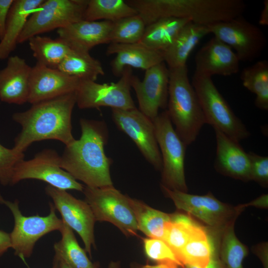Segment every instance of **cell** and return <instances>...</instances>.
<instances>
[{"instance_id":"1","label":"cell","mask_w":268,"mask_h":268,"mask_svg":"<svg viewBox=\"0 0 268 268\" xmlns=\"http://www.w3.org/2000/svg\"><path fill=\"white\" fill-rule=\"evenodd\" d=\"M79 123L80 138L66 146L60 156L61 167L85 186H113L110 175L113 160L104 152L108 139L106 123L84 118L80 119Z\"/></svg>"},{"instance_id":"2","label":"cell","mask_w":268,"mask_h":268,"mask_svg":"<svg viewBox=\"0 0 268 268\" xmlns=\"http://www.w3.org/2000/svg\"><path fill=\"white\" fill-rule=\"evenodd\" d=\"M76 104L75 92L32 104L25 111L14 113L12 119L21 127L13 148L24 153L33 142L55 139L67 145L75 140L71 115Z\"/></svg>"},{"instance_id":"3","label":"cell","mask_w":268,"mask_h":268,"mask_svg":"<svg viewBox=\"0 0 268 268\" xmlns=\"http://www.w3.org/2000/svg\"><path fill=\"white\" fill-rule=\"evenodd\" d=\"M167 111L174 129L187 146L194 142L206 121L190 82L187 65L169 68Z\"/></svg>"},{"instance_id":"4","label":"cell","mask_w":268,"mask_h":268,"mask_svg":"<svg viewBox=\"0 0 268 268\" xmlns=\"http://www.w3.org/2000/svg\"><path fill=\"white\" fill-rule=\"evenodd\" d=\"M191 83L198 97L206 124L239 142L250 135L245 124L216 88L211 77L194 73Z\"/></svg>"},{"instance_id":"5","label":"cell","mask_w":268,"mask_h":268,"mask_svg":"<svg viewBox=\"0 0 268 268\" xmlns=\"http://www.w3.org/2000/svg\"><path fill=\"white\" fill-rule=\"evenodd\" d=\"M152 120L162 158L161 186L187 193L184 166L187 146L176 133L166 110Z\"/></svg>"},{"instance_id":"6","label":"cell","mask_w":268,"mask_h":268,"mask_svg":"<svg viewBox=\"0 0 268 268\" xmlns=\"http://www.w3.org/2000/svg\"><path fill=\"white\" fill-rule=\"evenodd\" d=\"M0 203L6 205L13 215V228L9 233L11 248L14 250V255L23 261L31 257L35 244L40 238L51 232L59 231L62 226L63 220L58 217L53 203L49 202L50 212L44 216L38 214L24 216L17 200H5L0 195Z\"/></svg>"},{"instance_id":"7","label":"cell","mask_w":268,"mask_h":268,"mask_svg":"<svg viewBox=\"0 0 268 268\" xmlns=\"http://www.w3.org/2000/svg\"><path fill=\"white\" fill-rule=\"evenodd\" d=\"M96 221H106L116 226L126 236L136 235V220L129 198L113 186L102 188L85 186L82 191Z\"/></svg>"},{"instance_id":"8","label":"cell","mask_w":268,"mask_h":268,"mask_svg":"<svg viewBox=\"0 0 268 268\" xmlns=\"http://www.w3.org/2000/svg\"><path fill=\"white\" fill-rule=\"evenodd\" d=\"M88 0H44L28 18L18 43L41 33L67 27L83 19Z\"/></svg>"},{"instance_id":"9","label":"cell","mask_w":268,"mask_h":268,"mask_svg":"<svg viewBox=\"0 0 268 268\" xmlns=\"http://www.w3.org/2000/svg\"><path fill=\"white\" fill-rule=\"evenodd\" d=\"M132 68L126 67L116 82L98 83L91 80H80L75 91L76 104L81 109L109 107L129 110L135 107L130 84Z\"/></svg>"},{"instance_id":"10","label":"cell","mask_w":268,"mask_h":268,"mask_svg":"<svg viewBox=\"0 0 268 268\" xmlns=\"http://www.w3.org/2000/svg\"><path fill=\"white\" fill-rule=\"evenodd\" d=\"M25 179H36L56 188L82 192L84 187L60 166V155L54 149H45L15 166L10 185Z\"/></svg>"},{"instance_id":"11","label":"cell","mask_w":268,"mask_h":268,"mask_svg":"<svg viewBox=\"0 0 268 268\" xmlns=\"http://www.w3.org/2000/svg\"><path fill=\"white\" fill-rule=\"evenodd\" d=\"M208 27L211 34L235 50L240 62L254 61L267 46L262 30L241 16Z\"/></svg>"},{"instance_id":"12","label":"cell","mask_w":268,"mask_h":268,"mask_svg":"<svg viewBox=\"0 0 268 268\" xmlns=\"http://www.w3.org/2000/svg\"><path fill=\"white\" fill-rule=\"evenodd\" d=\"M112 117L117 127L132 139L147 161L161 171L162 158L152 120L136 108L112 109Z\"/></svg>"},{"instance_id":"13","label":"cell","mask_w":268,"mask_h":268,"mask_svg":"<svg viewBox=\"0 0 268 268\" xmlns=\"http://www.w3.org/2000/svg\"><path fill=\"white\" fill-rule=\"evenodd\" d=\"M46 194L53 201V204L62 216V220L81 238L85 250L91 255L92 247H95L94 225L93 212L85 201L77 199L67 191L48 185Z\"/></svg>"},{"instance_id":"14","label":"cell","mask_w":268,"mask_h":268,"mask_svg":"<svg viewBox=\"0 0 268 268\" xmlns=\"http://www.w3.org/2000/svg\"><path fill=\"white\" fill-rule=\"evenodd\" d=\"M169 69L164 62L145 70L141 80L132 75L130 84L135 92L139 110L151 120L160 109H167L168 100Z\"/></svg>"},{"instance_id":"15","label":"cell","mask_w":268,"mask_h":268,"mask_svg":"<svg viewBox=\"0 0 268 268\" xmlns=\"http://www.w3.org/2000/svg\"><path fill=\"white\" fill-rule=\"evenodd\" d=\"M79 81L57 68L37 63L31 69L28 102L33 104L74 92Z\"/></svg>"},{"instance_id":"16","label":"cell","mask_w":268,"mask_h":268,"mask_svg":"<svg viewBox=\"0 0 268 268\" xmlns=\"http://www.w3.org/2000/svg\"><path fill=\"white\" fill-rule=\"evenodd\" d=\"M161 188L177 208L191 214L210 226H222L230 217V208L210 194L195 195L170 190L162 186Z\"/></svg>"},{"instance_id":"17","label":"cell","mask_w":268,"mask_h":268,"mask_svg":"<svg viewBox=\"0 0 268 268\" xmlns=\"http://www.w3.org/2000/svg\"><path fill=\"white\" fill-rule=\"evenodd\" d=\"M195 73L211 77L230 76L240 69V61L232 49L213 36L197 52Z\"/></svg>"},{"instance_id":"18","label":"cell","mask_w":268,"mask_h":268,"mask_svg":"<svg viewBox=\"0 0 268 268\" xmlns=\"http://www.w3.org/2000/svg\"><path fill=\"white\" fill-rule=\"evenodd\" d=\"M216 141L214 166L219 173L243 181L250 180L248 154L236 141L214 129Z\"/></svg>"},{"instance_id":"19","label":"cell","mask_w":268,"mask_h":268,"mask_svg":"<svg viewBox=\"0 0 268 268\" xmlns=\"http://www.w3.org/2000/svg\"><path fill=\"white\" fill-rule=\"evenodd\" d=\"M32 67L18 56L8 58L6 66L0 70V100L8 104L28 102Z\"/></svg>"},{"instance_id":"20","label":"cell","mask_w":268,"mask_h":268,"mask_svg":"<svg viewBox=\"0 0 268 268\" xmlns=\"http://www.w3.org/2000/svg\"><path fill=\"white\" fill-rule=\"evenodd\" d=\"M113 22L81 20L57 29L59 38L63 40L72 50L88 52L94 47L109 43V35Z\"/></svg>"},{"instance_id":"21","label":"cell","mask_w":268,"mask_h":268,"mask_svg":"<svg viewBox=\"0 0 268 268\" xmlns=\"http://www.w3.org/2000/svg\"><path fill=\"white\" fill-rule=\"evenodd\" d=\"M107 55H116L110 63L114 75L120 77L127 67L146 70L164 62L163 52L150 49L139 42L134 44L110 43Z\"/></svg>"},{"instance_id":"22","label":"cell","mask_w":268,"mask_h":268,"mask_svg":"<svg viewBox=\"0 0 268 268\" xmlns=\"http://www.w3.org/2000/svg\"><path fill=\"white\" fill-rule=\"evenodd\" d=\"M44 0H14L0 40V60L5 59L15 49L18 39L31 15Z\"/></svg>"},{"instance_id":"23","label":"cell","mask_w":268,"mask_h":268,"mask_svg":"<svg viewBox=\"0 0 268 268\" xmlns=\"http://www.w3.org/2000/svg\"><path fill=\"white\" fill-rule=\"evenodd\" d=\"M210 34L208 26L189 22L179 31L169 47L163 52L169 68L187 66L188 57L200 41Z\"/></svg>"},{"instance_id":"24","label":"cell","mask_w":268,"mask_h":268,"mask_svg":"<svg viewBox=\"0 0 268 268\" xmlns=\"http://www.w3.org/2000/svg\"><path fill=\"white\" fill-rule=\"evenodd\" d=\"M190 19L184 18L165 17L146 26L139 42L144 46L164 52L172 44L181 29Z\"/></svg>"},{"instance_id":"25","label":"cell","mask_w":268,"mask_h":268,"mask_svg":"<svg viewBox=\"0 0 268 268\" xmlns=\"http://www.w3.org/2000/svg\"><path fill=\"white\" fill-rule=\"evenodd\" d=\"M130 205L136 220L138 230L150 238L163 240L170 214L153 208L143 202L129 198Z\"/></svg>"},{"instance_id":"26","label":"cell","mask_w":268,"mask_h":268,"mask_svg":"<svg viewBox=\"0 0 268 268\" xmlns=\"http://www.w3.org/2000/svg\"><path fill=\"white\" fill-rule=\"evenodd\" d=\"M216 251L213 241L203 228L189 240L177 257L184 267L206 268Z\"/></svg>"},{"instance_id":"27","label":"cell","mask_w":268,"mask_h":268,"mask_svg":"<svg viewBox=\"0 0 268 268\" xmlns=\"http://www.w3.org/2000/svg\"><path fill=\"white\" fill-rule=\"evenodd\" d=\"M59 231L61 238L54 245L55 254L72 268H99V264L90 260L86 251L77 241L73 230L63 221Z\"/></svg>"},{"instance_id":"28","label":"cell","mask_w":268,"mask_h":268,"mask_svg":"<svg viewBox=\"0 0 268 268\" xmlns=\"http://www.w3.org/2000/svg\"><path fill=\"white\" fill-rule=\"evenodd\" d=\"M65 74L80 80L95 81L104 71L99 61L88 52L72 50L56 68Z\"/></svg>"},{"instance_id":"29","label":"cell","mask_w":268,"mask_h":268,"mask_svg":"<svg viewBox=\"0 0 268 268\" xmlns=\"http://www.w3.org/2000/svg\"><path fill=\"white\" fill-rule=\"evenodd\" d=\"M29 47L37 63L56 68L72 50L62 39H53L36 35L28 40Z\"/></svg>"},{"instance_id":"30","label":"cell","mask_w":268,"mask_h":268,"mask_svg":"<svg viewBox=\"0 0 268 268\" xmlns=\"http://www.w3.org/2000/svg\"><path fill=\"white\" fill-rule=\"evenodd\" d=\"M243 86L256 96L255 105L259 109L268 110V62L259 61L244 68L240 75Z\"/></svg>"},{"instance_id":"31","label":"cell","mask_w":268,"mask_h":268,"mask_svg":"<svg viewBox=\"0 0 268 268\" xmlns=\"http://www.w3.org/2000/svg\"><path fill=\"white\" fill-rule=\"evenodd\" d=\"M136 14V11L126 0H88L83 20L89 21L102 20L114 22Z\"/></svg>"},{"instance_id":"32","label":"cell","mask_w":268,"mask_h":268,"mask_svg":"<svg viewBox=\"0 0 268 268\" xmlns=\"http://www.w3.org/2000/svg\"><path fill=\"white\" fill-rule=\"evenodd\" d=\"M170 216L163 241L177 256L189 240L203 227L185 214L175 213Z\"/></svg>"},{"instance_id":"33","label":"cell","mask_w":268,"mask_h":268,"mask_svg":"<svg viewBox=\"0 0 268 268\" xmlns=\"http://www.w3.org/2000/svg\"><path fill=\"white\" fill-rule=\"evenodd\" d=\"M146 25L138 14L123 18L113 23L109 44H134L141 39Z\"/></svg>"},{"instance_id":"34","label":"cell","mask_w":268,"mask_h":268,"mask_svg":"<svg viewBox=\"0 0 268 268\" xmlns=\"http://www.w3.org/2000/svg\"><path fill=\"white\" fill-rule=\"evenodd\" d=\"M247 255L246 247L238 240L233 225H228L223 235L220 259L226 268H243V261Z\"/></svg>"},{"instance_id":"35","label":"cell","mask_w":268,"mask_h":268,"mask_svg":"<svg viewBox=\"0 0 268 268\" xmlns=\"http://www.w3.org/2000/svg\"><path fill=\"white\" fill-rule=\"evenodd\" d=\"M144 249L146 257L156 263L173 262L184 267L167 244L162 240L154 238L143 239Z\"/></svg>"},{"instance_id":"36","label":"cell","mask_w":268,"mask_h":268,"mask_svg":"<svg viewBox=\"0 0 268 268\" xmlns=\"http://www.w3.org/2000/svg\"><path fill=\"white\" fill-rule=\"evenodd\" d=\"M24 158V153L14 148H8L0 143V183L6 186L10 185L15 165Z\"/></svg>"},{"instance_id":"37","label":"cell","mask_w":268,"mask_h":268,"mask_svg":"<svg viewBox=\"0 0 268 268\" xmlns=\"http://www.w3.org/2000/svg\"><path fill=\"white\" fill-rule=\"evenodd\" d=\"M248 154L250 163V180L266 186L268 182V157L253 152Z\"/></svg>"},{"instance_id":"38","label":"cell","mask_w":268,"mask_h":268,"mask_svg":"<svg viewBox=\"0 0 268 268\" xmlns=\"http://www.w3.org/2000/svg\"><path fill=\"white\" fill-rule=\"evenodd\" d=\"M14 0H0V40L2 38L8 15Z\"/></svg>"},{"instance_id":"39","label":"cell","mask_w":268,"mask_h":268,"mask_svg":"<svg viewBox=\"0 0 268 268\" xmlns=\"http://www.w3.org/2000/svg\"><path fill=\"white\" fill-rule=\"evenodd\" d=\"M180 266L173 262L157 263L154 265H140L135 263L131 265L130 268H179Z\"/></svg>"},{"instance_id":"40","label":"cell","mask_w":268,"mask_h":268,"mask_svg":"<svg viewBox=\"0 0 268 268\" xmlns=\"http://www.w3.org/2000/svg\"><path fill=\"white\" fill-rule=\"evenodd\" d=\"M11 248L9 233L0 230V258Z\"/></svg>"},{"instance_id":"41","label":"cell","mask_w":268,"mask_h":268,"mask_svg":"<svg viewBox=\"0 0 268 268\" xmlns=\"http://www.w3.org/2000/svg\"><path fill=\"white\" fill-rule=\"evenodd\" d=\"M184 267L185 268H197L189 265ZM206 268H226L218 254L217 251L213 255Z\"/></svg>"},{"instance_id":"42","label":"cell","mask_w":268,"mask_h":268,"mask_svg":"<svg viewBox=\"0 0 268 268\" xmlns=\"http://www.w3.org/2000/svg\"><path fill=\"white\" fill-rule=\"evenodd\" d=\"M268 195H264L259 198H257L254 201H251L250 203L244 204L243 206H246L249 205L256 206L261 207H268Z\"/></svg>"},{"instance_id":"43","label":"cell","mask_w":268,"mask_h":268,"mask_svg":"<svg viewBox=\"0 0 268 268\" xmlns=\"http://www.w3.org/2000/svg\"><path fill=\"white\" fill-rule=\"evenodd\" d=\"M259 24L262 25H268V0H265L264 1V7L261 11Z\"/></svg>"},{"instance_id":"44","label":"cell","mask_w":268,"mask_h":268,"mask_svg":"<svg viewBox=\"0 0 268 268\" xmlns=\"http://www.w3.org/2000/svg\"><path fill=\"white\" fill-rule=\"evenodd\" d=\"M58 258L59 261V268H72L67 264L63 259L60 258L57 255L55 254Z\"/></svg>"},{"instance_id":"45","label":"cell","mask_w":268,"mask_h":268,"mask_svg":"<svg viewBox=\"0 0 268 268\" xmlns=\"http://www.w3.org/2000/svg\"><path fill=\"white\" fill-rule=\"evenodd\" d=\"M108 268H121V263L119 261H111L109 264Z\"/></svg>"},{"instance_id":"46","label":"cell","mask_w":268,"mask_h":268,"mask_svg":"<svg viewBox=\"0 0 268 268\" xmlns=\"http://www.w3.org/2000/svg\"><path fill=\"white\" fill-rule=\"evenodd\" d=\"M52 268H59V259L55 254L53 258Z\"/></svg>"}]
</instances>
